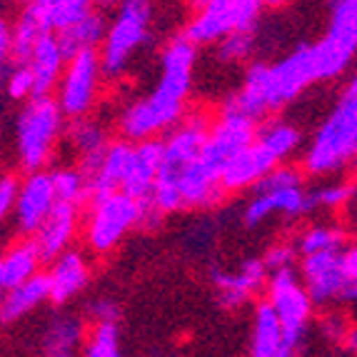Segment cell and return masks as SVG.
<instances>
[{
    "label": "cell",
    "mask_w": 357,
    "mask_h": 357,
    "mask_svg": "<svg viewBox=\"0 0 357 357\" xmlns=\"http://www.w3.org/2000/svg\"><path fill=\"white\" fill-rule=\"evenodd\" d=\"M197 48L183 36L173 38L160 53V77L143 98L132 100L120 113L123 137L140 143L167 135L188 115V100L195 75Z\"/></svg>",
    "instance_id": "cell-1"
},
{
    "label": "cell",
    "mask_w": 357,
    "mask_h": 357,
    "mask_svg": "<svg viewBox=\"0 0 357 357\" xmlns=\"http://www.w3.org/2000/svg\"><path fill=\"white\" fill-rule=\"evenodd\" d=\"M315 83H320V70L312 43H300L298 48H292L285 58L275 63H250L243 85L235 90L227 105L238 107L240 113L260 123L262 118L298 100Z\"/></svg>",
    "instance_id": "cell-2"
},
{
    "label": "cell",
    "mask_w": 357,
    "mask_h": 357,
    "mask_svg": "<svg viewBox=\"0 0 357 357\" xmlns=\"http://www.w3.org/2000/svg\"><path fill=\"white\" fill-rule=\"evenodd\" d=\"M303 143V132L285 120H273L260 128L255 143L238 153L222 170V188L225 192L255 190L273 170L285 165L290 155Z\"/></svg>",
    "instance_id": "cell-3"
},
{
    "label": "cell",
    "mask_w": 357,
    "mask_h": 357,
    "mask_svg": "<svg viewBox=\"0 0 357 357\" xmlns=\"http://www.w3.org/2000/svg\"><path fill=\"white\" fill-rule=\"evenodd\" d=\"M66 113L55 96H40L23 102L13 120V148L25 173L45 170L55 148L66 137Z\"/></svg>",
    "instance_id": "cell-4"
},
{
    "label": "cell",
    "mask_w": 357,
    "mask_h": 357,
    "mask_svg": "<svg viewBox=\"0 0 357 357\" xmlns=\"http://www.w3.org/2000/svg\"><path fill=\"white\" fill-rule=\"evenodd\" d=\"M357 160V93L345 90L337 105L322 120L303 158L305 173L325 178Z\"/></svg>",
    "instance_id": "cell-5"
},
{
    "label": "cell",
    "mask_w": 357,
    "mask_h": 357,
    "mask_svg": "<svg viewBox=\"0 0 357 357\" xmlns=\"http://www.w3.org/2000/svg\"><path fill=\"white\" fill-rule=\"evenodd\" d=\"M145 225V203L126 190L93 195L85 213V245L96 255L115 250L135 227Z\"/></svg>",
    "instance_id": "cell-6"
},
{
    "label": "cell",
    "mask_w": 357,
    "mask_h": 357,
    "mask_svg": "<svg viewBox=\"0 0 357 357\" xmlns=\"http://www.w3.org/2000/svg\"><path fill=\"white\" fill-rule=\"evenodd\" d=\"M153 33V3L150 0H120L107 36L100 45V60L107 77H120Z\"/></svg>",
    "instance_id": "cell-7"
},
{
    "label": "cell",
    "mask_w": 357,
    "mask_h": 357,
    "mask_svg": "<svg viewBox=\"0 0 357 357\" xmlns=\"http://www.w3.org/2000/svg\"><path fill=\"white\" fill-rule=\"evenodd\" d=\"M312 210L310 192L303 188V173L298 167L280 165L255 188V195L248 200L243 210L245 225H262L273 215H285L290 220Z\"/></svg>",
    "instance_id": "cell-8"
},
{
    "label": "cell",
    "mask_w": 357,
    "mask_h": 357,
    "mask_svg": "<svg viewBox=\"0 0 357 357\" xmlns=\"http://www.w3.org/2000/svg\"><path fill=\"white\" fill-rule=\"evenodd\" d=\"M328 30L312 43L320 80H335L357 58V0H328Z\"/></svg>",
    "instance_id": "cell-9"
},
{
    "label": "cell",
    "mask_w": 357,
    "mask_h": 357,
    "mask_svg": "<svg viewBox=\"0 0 357 357\" xmlns=\"http://www.w3.org/2000/svg\"><path fill=\"white\" fill-rule=\"evenodd\" d=\"M265 292H268L265 300L273 305L278 317H280L282 333H285V345L292 352H298L305 335H307L310 317H312V307H315L303 278L295 273V268L270 273Z\"/></svg>",
    "instance_id": "cell-10"
},
{
    "label": "cell",
    "mask_w": 357,
    "mask_h": 357,
    "mask_svg": "<svg viewBox=\"0 0 357 357\" xmlns=\"http://www.w3.org/2000/svg\"><path fill=\"white\" fill-rule=\"evenodd\" d=\"M102 77L107 75L102 68L100 50H85V53L68 58L66 73H63L58 90H55V98H58L68 120L88 118L90 110L98 105V98H100Z\"/></svg>",
    "instance_id": "cell-11"
},
{
    "label": "cell",
    "mask_w": 357,
    "mask_h": 357,
    "mask_svg": "<svg viewBox=\"0 0 357 357\" xmlns=\"http://www.w3.org/2000/svg\"><path fill=\"white\" fill-rule=\"evenodd\" d=\"M257 132H260L257 120H252L250 115L240 113L238 107H232L225 102L220 115L213 118V126H210L208 140H205V148L200 153V158L210 167H215L218 173H222L225 165L235 155L243 153L250 143H255Z\"/></svg>",
    "instance_id": "cell-12"
},
{
    "label": "cell",
    "mask_w": 357,
    "mask_h": 357,
    "mask_svg": "<svg viewBox=\"0 0 357 357\" xmlns=\"http://www.w3.org/2000/svg\"><path fill=\"white\" fill-rule=\"evenodd\" d=\"M58 205L53 170H36L25 173L20 180V192L15 200V208L10 213L13 227L20 238H36L43 222L48 220L50 213Z\"/></svg>",
    "instance_id": "cell-13"
},
{
    "label": "cell",
    "mask_w": 357,
    "mask_h": 357,
    "mask_svg": "<svg viewBox=\"0 0 357 357\" xmlns=\"http://www.w3.org/2000/svg\"><path fill=\"white\" fill-rule=\"evenodd\" d=\"M270 280V270L262 257H248L235 270H213V285L222 307L235 310L250 303L257 292L265 290Z\"/></svg>",
    "instance_id": "cell-14"
},
{
    "label": "cell",
    "mask_w": 357,
    "mask_h": 357,
    "mask_svg": "<svg viewBox=\"0 0 357 357\" xmlns=\"http://www.w3.org/2000/svg\"><path fill=\"white\" fill-rule=\"evenodd\" d=\"M192 18L185 23L183 38L195 48L200 45H218L227 36L238 33V15L232 0H195Z\"/></svg>",
    "instance_id": "cell-15"
},
{
    "label": "cell",
    "mask_w": 357,
    "mask_h": 357,
    "mask_svg": "<svg viewBox=\"0 0 357 357\" xmlns=\"http://www.w3.org/2000/svg\"><path fill=\"white\" fill-rule=\"evenodd\" d=\"M300 278L315 305H335L342 298L347 285V273L342 265V252H320L305 255L300 265Z\"/></svg>",
    "instance_id": "cell-16"
},
{
    "label": "cell",
    "mask_w": 357,
    "mask_h": 357,
    "mask_svg": "<svg viewBox=\"0 0 357 357\" xmlns=\"http://www.w3.org/2000/svg\"><path fill=\"white\" fill-rule=\"evenodd\" d=\"M162 155H165V148H162V140H158V137L135 143V153H132L126 183H123V190H126L128 195L148 203L155 190V183L160 178Z\"/></svg>",
    "instance_id": "cell-17"
},
{
    "label": "cell",
    "mask_w": 357,
    "mask_h": 357,
    "mask_svg": "<svg viewBox=\"0 0 357 357\" xmlns=\"http://www.w3.org/2000/svg\"><path fill=\"white\" fill-rule=\"evenodd\" d=\"M45 275H48L50 282V303L66 305L85 290L90 280V265L83 252L70 248L68 252H63L50 262V270Z\"/></svg>",
    "instance_id": "cell-18"
},
{
    "label": "cell",
    "mask_w": 357,
    "mask_h": 357,
    "mask_svg": "<svg viewBox=\"0 0 357 357\" xmlns=\"http://www.w3.org/2000/svg\"><path fill=\"white\" fill-rule=\"evenodd\" d=\"M77 230H80V208L68 203H58L50 218L43 222L38 230L36 243L43 252V260L53 262L63 252L70 250L73 240H75Z\"/></svg>",
    "instance_id": "cell-19"
},
{
    "label": "cell",
    "mask_w": 357,
    "mask_h": 357,
    "mask_svg": "<svg viewBox=\"0 0 357 357\" xmlns=\"http://www.w3.org/2000/svg\"><path fill=\"white\" fill-rule=\"evenodd\" d=\"M132 153H135V143L128 140V137L110 140V145H107V150L102 153V158L88 173L90 192H93V195H100V192L123 190L128 167H130V160H132Z\"/></svg>",
    "instance_id": "cell-20"
},
{
    "label": "cell",
    "mask_w": 357,
    "mask_h": 357,
    "mask_svg": "<svg viewBox=\"0 0 357 357\" xmlns=\"http://www.w3.org/2000/svg\"><path fill=\"white\" fill-rule=\"evenodd\" d=\"M93 8L96 6L90 0H30L23 13L36 20L43 33L60 36L75 23H80Z\"/></svg>",
    "instance_id": "cell-21"
},
{
    "label": "cell",
    "mask_w": 357,
    "mask_h": 357,
    "mask_svg": "<svg viewBox=\"0 0 357 357\" xmlns=\"http://www.w3.org/2000/svg\"><path fill=\"white\" fill-rule=\"evenodd\" d=\"M250 357H298V352H292L285 345L280 317L268 300L257 303L255 312H252Z\"/></svg>",
    "instance_id": "cell-22"
},
{
    "label": "cell",
    "mask_w": 357,
    "mask_h": 357,
    "mask_svg": "<svg viewBox=\"0 0 357 357\" xmlns=\"http://www.w3.org/2000/svg\"><path fill=\"white\" fill-rule=\"evenodd\" d=\"M25 66L30 68L33 77H36V93L40 96H50L53 90H58V83L68 66V55L60 45L58 36H43L38 40L36 50L25 60Z\"/></svg>",
    "instance_id": "cell-23"
},
{
    "label": "cell",
    "mask_w": 357,
    "mask_h": 357,
    "mask_svg": "<svg viewBox=\"0 0 357 357\" xmlns=\"http://www.w3.org/2000/svg\"><path fill=\"white\" fill-rule=\"evenodd\" d=\"M40 262L43 252L38 248L36 238H20L3 252V260H0V287L3 292L13 290V287L23 285L30 278L40 275Z\"/></svg>",
    "instance_id": "cell-24"
},
{
    "label": "cell",
    "mask_w": 357,
    "mask_h": 357,
    "mask_svg": "<svg viewBox=\"0 0 357 357\" xmlns=\"http://www.w3.org/2000/svg\"><path fill=\"white\" fill-rule=\"evenodd\" d=\"M66 140L73 153L77 155V167H80L85 175L96 167V162L100 160L102 153H105L107 145H110V137H107L105 128L93 118L70 120L66 130Z\"/></svg>",
    "instance_id": "cell-25"
},
{
    "label": "cell",
    "mask_w": 357,
    "mask_h": 357,
    "mask_svg": "<svg viewBox=\"0 0 357 357\" xmlns=\"http://www.w3.org/2000/svg\"><path fill=\"white\" fill-rule=\"evenodd\" d=\"M50 300V282L48 275H36L23 285L13 287L3 295V305H0V317L6 325L18 322L20 317H25L28 312H33L36 307H40L43 303Z\"/></svg>",
    "instance_id": "cell-26"
},
{
    "label": "cell",
    "mask_w": 357,
    "mask_h": 357,
    "mask_svg": "<svg viewBox=\"0 0 357 357\" xmlns=\"http://www.w3.org/2000/svg\"><path fill=\"white\" fill-rule=\"evenodd\" d=\"M107 25H110V20L105 18V13L100 8H93L80 23H75L66 33H60L58 40L68 58L85 53V50H100L102 40L107 36Z\"/></svg>",
    "instance_id": "cell-27"
},
{
    "label": "cell",
    "mask_w": 357,
    "mask_h": 357,
    "mask_svg": "<svg viewBox=\"0 0 357 357\" xmlns=\"http://www.w3.org/2000/svg\"><path fill=\"white\" fill-rule=\"evenodd\" d=\"M83 340V322L73 315H55L43 333V345L50 357L70 355Z\"/></svg>",
    "instance_id": "cell-28"
},
{
    "label": "cell",
    "mask_w": 357,
    "mask_h": 357,
    "mask_svg": "<svg viewBox=\"0 0 357 357\" xmlns=\"http://www.w3.org/2000/svg\"><path fill=\"white\" fill-rule=\"evenodd\" d=\"M53 180H55V192H58V203L75 205V208H83L85 203H90V197H93L90 180L77 165L55 167Z\"/></svg>",
    "instance_id": "cell-29"
},
{
    "label": "cell",
    "mask_w": 357,
    "mask_h": 357,
    "mask_svg": "<svg viewBox=\"0 0 357 357\" xmlns=\"http://www.w3.org/2000/svg\"><path fill=\"white\" fill-rule=\"evenodd\" d=\"M347 235L337 225H310L300 232L298 250L300 255H320V252H342L345 250Z\"/></svg>",
    "instance_id": "cell-30"
},
{
    "label": "cell",
    "mask_w": 357,
    "mask_h": 357,
    "mask_svg": "<svg viewBox=\"0 0 357 357\" xmlns=\"http://www.w3.org/2000/svg\"><path fill=\"white\" fill-rule=\"evenodd\" d=\"M3 83H6V96L13 102H28L38 98L36 93V77L30 73L25 63H13V66L3 68Z\"/></svg>",
    "instance_id": "cell-31"
},
{
    "label": "cell",
    "mask_w": 357,
    "mask_h": 357,
    "mask_svg": "<svg viewBox=\"0 0 357 357\" xmlns=\"http://www.w3.org/2000/svg\"><path fill=\"white\" fill-rule=\"evenodd\" d=\"M85 357H126L120 350L118 322H100L90 330L85 342Z\"/></svg>",
    "instance_id": "cell-32"
},
{
    "label": "cell",
    "mask_w": 357,
    "mask_h": 357,
    "mask_svg": "<svg viewBox=\"0 0 357 357\" xmlns=\"http://www.w3.org/2000/svg\"><path fill=\"white\" fill-rule=\"evenodd\" d=\"M352 195H355V183H350V180L325 183L315 190H310V205L320 210H337L350 203Z\"/></svg>",
    "instance_id": "cell-33"
},
{
    "label": "cell",
    "mask_w": 357,
    "mask_h": 357,
    "mask_svg": "<svg viewBox=\"0 0 357 357\" xmlns=\"http://www.w3.org/2000/svg\"><path fill=\"white\" fill-rule=\"evenodd\" d=\"M252 53H255V30H238L218 43V60L227 66L250 60Z\"/></svg>",
    "instance_id": "cell-34"
},
{
    "label": "cell",
    "mask_w": 357,
    "mask_h": 357,
    "mask_svg": "<svg viewBox=\"0 0 357 357\" xmlns=\"http://www.w3.org/2000/svg\"><path fill=\"white\" fill-rule=\"evenodd\" d=\"M295 255H300L298 245L295 243H275L268 252H265V265H268L270 273H278V270L295 268Z\"/></svg>",
    "instance_id": "cell-35"
},
{
    "label": "cell",
    "mask_w": 357,
    "mask_h": 357,
    "mask_svg": "<svg viewBox=\"0 0 357 357\" xmlns=\"http://www.w3.org/2000/svg\"><path fill=\"white\" fill-rule=\"evenodd\" d=\"M20 180L15 173H6L0 178V218L8 220L15 208V200H18V192H20Z\"/></svg>",
    "instance_id": "cell-36"
},
{
    "label": "cell",
    "mask_w": 357,
    "mask_h": 357,
    "mask_svg": "<svg viewBox=\"0 0 357 357\" xmlns=\"http://www.w3.org/2000/svg\"><path fill=\"white\" fill-rule=\"evenodd\" d=\"M88 315L96 320V325H100V322H118L120 310H118V305H115V300L96 298L88 305Z\"/></svg>",
    "instance_id": "cell-37"
},
{
    "label": "cell",
    "mask_w": 357,
    "mask_h": 357,
    "mask_svg": "<svg viewBox=\"0 0 357 357\" xmlns=\"http://www.w3.org/2000/svg\"><path fill=\"white\" fill-rule=\"evenodd\" d=\"M322 330H325V335L333 340H342V337H347V333H350V330L345 328V320L337 315L325 317V320H322Z\"/></svg>",
    "instance_id": "cell-38"
},
{
    "label": "cell",
    "mask_w": 357,
    "mask_h": 357,
    "mask_svg": "<svg viewBox=\"0 0 357 357\" xmlns=\"http://www.w3.org/2000/svg\"><path fill=\"white\" fill-rule=\"evenodd\" d=\"M10 48H13V23L8 18H3L0 23V60L8 63L10 58Z\"/></svg>",
    "instance_id": "cell-39"
},
{
    "label": "cell",
    "mask_w": 357,
    "mask_h": 357,
    "mask_svg": "<svg viewBox=\"0 0 357 357\" xmlns=\"http://www.w3.org/2000/svg\"><path fill=\"white\" fill-rule=\"evenodd\" d=\"M342 265H345L347 278L357 280V245H347L342 250Z\"/></svg>",
    "instance_id": "cell-40"
},
{
    "label": "cell",
    "mask_w": 357,
    "mask_h": 357,
    "mask_svg": "<svg viewBox=\"0 0 357 357\" xmlns=\"http://www.w3.org/2000/svg\"><path fill=\"white\" fill-rule=\"evenodd\" d=\"M347 347H350V352H355L357 355V328H350V333H347Z\"/></svg>",
    "instance_id": "cell-41"
},
{
    "label": "cell",
    "mask_w": 357,
    "mask_h": 357,
    "mask_svg": "<svg viewBox=\"0 0 357 357\" xmlns=\"http://www.w3.org/2000/svg\"><path fill=\"white\" fill-rule=\"evenodd\" d=\"M96 8H107V6H115V3H120V0H90Z\"/></svg>",
    "instance_id": "cell-42"
},
{
    "label": "cell",
    "mask_w": 357,
    "mask_h": 357,
    "mask_svg": "<svg viewBox=\"0 0 357 357\" xmlns=\"http://www.w3.org/2000/svg\"><path fill=\"white\" fill-rule=\"evenodd\" d=\"M287 3H292V0H265L268 8H282V6H287Z\"/></svg>",
    "instance_id": "cell-43"
},
{
    "label": "cell",
    "mask_w": 357,
    "mask_h": 357,
    "mask_svg": "<svg viewBox=\"0 0 357 357\" xmlns=\"http://www.w3.org/2000/svg\"><path fill=\"white\" fill-rule=\"evenodd\" d=\"M347 90H350V93H357V70H355V75L350 77V83H347Z\"/></svg>",
    "instance_id": "cell-44"
},
{
    "label": "cell",
    "mask_w": 357,
    "mask_h": 357,
    "mask_svg": "<svg viewBox=\"0 0 357 357\" xmlns=\"http://www.w3.org/2000/svg\"><path fill=\"white\" fill-rule=\"evenodd\" d=\"M8 3H15V6H28V3H30V0H8Z\"/></svg>",
    "instance_id": "cell-45"
},
{
    "label": "cell",
    "mask_w": 357,
    "mask_h": 357,
    "mask_svg": "<svg viewBox=\"0 0 357 357\" xmlns=\"http://www.w3.org/2000/svg\"><path fill=\"white\" fill-rule=\"evenodd\" d=\"M60 357H70V355H60Z\"/></svg>",
    "instance_id": "cell-46"
},
{
    "label": "cell",
    "mask_w": 357,
    "mask_h": 357,
    "mask_svg": "<svg viewBox=\"0 0 357 357\" xmlns=\"http://www.w3.org/2000/svg\"><path fill=\"white\" fill-rule=\"evenodd\" d=\"M192 3H195V0H190V6H192Z\"/></svg>",
    "instance_id": "cell-47"
}]
</instances>
